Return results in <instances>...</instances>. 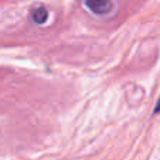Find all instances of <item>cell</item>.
<instances>
[{"instance_id":"1","label":"cell","mask_w":160,"mask_h":160,"mask_svg":"<svg viewBox=\"0 0 160 160\" xmlns=\"http://www.w3.org/2000/svg\"><path fill=\"white\" fill-rule=\"evenodd\" d=\"M84 4L91 13L97 14V16L108 14L114 7L112 0H86Z\"/></svg>"},{"instance_id":"2","label":"cell","mask_w":160,"mask_h":160,"mask_svg":"<svg viewBox=\"0 0 160 160\" xmlns=\"http://www.w3.org/2000/svg\"><path fill=\"white\" fill-rule=\"evenodd\" d=\"M31 20L35 24H44L48 20V10L44 6H38V7L31 10Z\"/></svg>"},{"instance_id":"3","label":"cell","mask_w":160,"mask_h":160,"mask_svg":"<svg viewBox=\"0 0 160 160\" xmlns=\"http://www.w3.org/2000/svg\"><path fill=\"white\" fill-rule=\"evenodd\" d=\"M155 112H160V98L158 100V104L155 107Z\"/></svg>"}]
</instances>
